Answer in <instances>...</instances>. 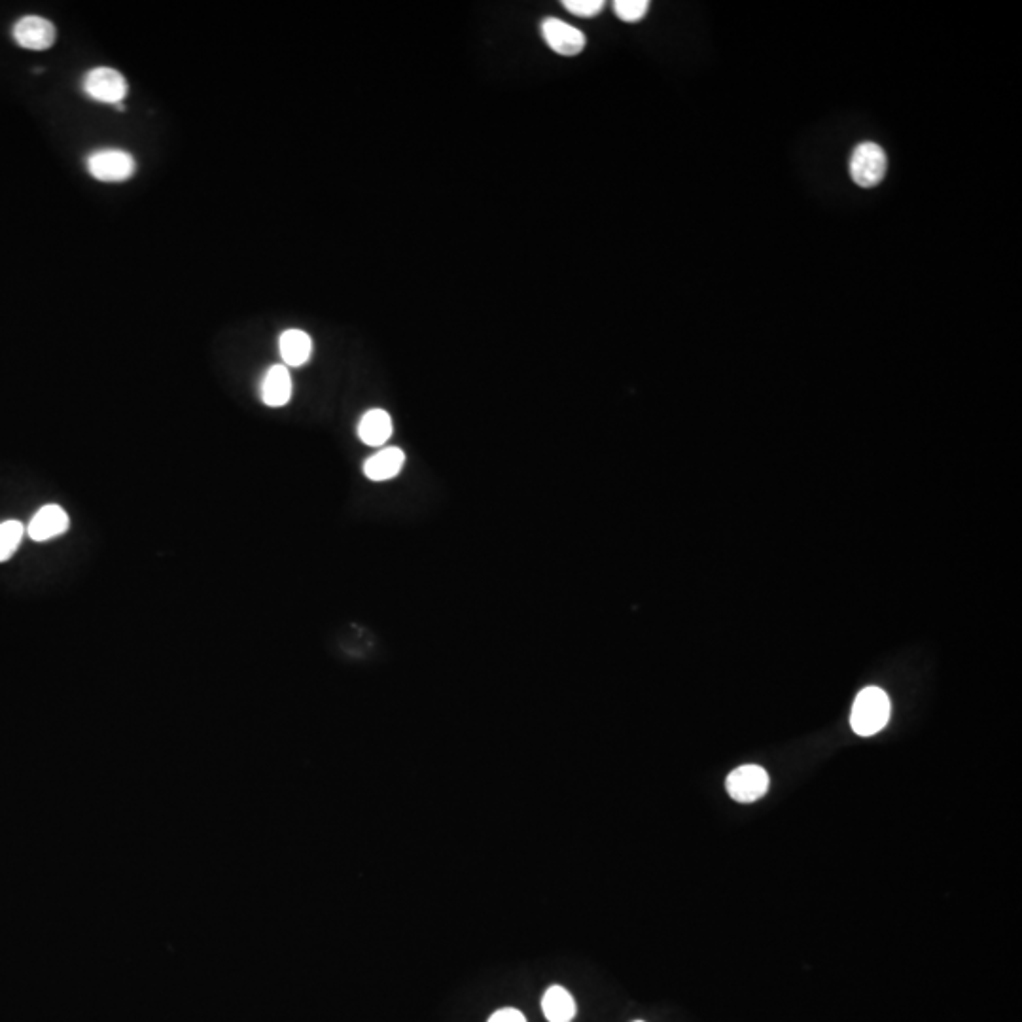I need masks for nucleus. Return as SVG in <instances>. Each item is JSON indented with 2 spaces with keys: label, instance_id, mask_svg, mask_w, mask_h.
I'll use <instances>...</instances> for the list:
<instances>
[{
  "label": "nucleus",
  "instance_id": "9d476101",
  "mask_svg": "<svg viewBox=\"0 0 1022 1022\" xmlns=\"http://www.w3.org/2000/svg\"><path fill=\"white\" fill-rule=\"evenodd\" d=\"M262 402L269 407L286 406L292 398V377L286 366H273L262 379Z\"/></svg>",
  "mask_w": 1022,
  "mask_h": 1022
},
{
  "label": "nucleus",
  "instance_id": "f257e3e1",
  "mask_svg": "<svg viewBox=\"0 0 1022 1022\" xmlns=\"http://www.w3.org/2000/svg\"><path fill=\"white\" fill-rule=\"evenodd\" d=\"M890 699L886 691L881 688H865L858 693L852 714H850V725L856 735L860 737H873L886 727L890 720Z\"/></svg>",
  "mask_w": 1022,
  "mask_h": 1022
},
{
  "label": "nucleus",
  "instance_id": "423d86ee",
  "mask_svg": "<svg viewBox=\"0 0 1022 1022\" xmlns=\"http://www.w3.org/2000/svg\"><path fill=\"white\" fill-rule=\"evenodd\" d=\"M12 35H14L16 44L21 48L33 50V52H44L55 44L57 31L50 19L40 18V16H25V18L16 21Z\"/></svg>",
  "mask_w": 1022,
  "mask_h": 1022
},
{
  "label": "nucleus",
  "instance_id": "7ed1b4c3",
  "mask_svg": "<svg viewBox=\"0 0 1022 1022\" xmlns=\"http://www.w3.org/2000/svg\"><path fill=\"white\" fill-rule=\"evenodd\" d=\"M886 154L875 142H862L854 148L850 158V177L860 188L879 186L886 175Z\"/></svg>",
  "mask_w": 1022,
  "mask_h": 1022
},
{
  "label": "nucleus",
  "instance_id": "f3484780",
  "mask_svg": "<svg viewBox=\"0 0 1022 1022\" xmlns=\"http://www.w3.org/2000/svg\"><path fill=\"white\" fill-rule=\"evenodd\" d=\"M489 1022H527V1019L519 1009L506 1007V1009H498L496 1013H493Z\"/></svg>",
  "mask_w": 1022,
  "mask_h": 1022
},
{
  "label": "nucleus",
  "instance_id": "39448f33",
  "mask_svg": "<svg viewBox=\"0 0 1022 1022\" xmlns=\"http://www.w3.org/2000/svg\"><path fill=\"white\" fill-rule=\"evenodd\" d=\"M725 786L735 801L754 803L769 790V775L758 765H742L727 776Z\"/></svg>",
  "mask_w": 1022,
  "mask_h": 1022
},
{
  "label": "nucleus",
  "instance_id": "dca6fc26",
  "mask_svg": "<svg viewBox=\"0 0 1022 1022\" xmlns=\"http://www.w3.org/2000/svg\"><path fill=\"white\" fill-rule=\"evenodd\" d=\"M564 8L578 18H593L602 12V0H564Z\"/></svg>",
  "mask_w": 1022,
  "mask_h": 1022
},
{
  "label": "nucleus",
  "instance_id": "0eeeda50",
  "mask_svg": "<svg viewBox=\"0 0 1022 1022\" xmlns=\"http://www.w3.org/2000/svg\"><path fill=\"white\" fill-rule=\"evenodd\" d=\"M542 35L547 46L559 55L572 57L583 52L587 40L580 29L572 27L570 23L557 18H547L542 21Z\"/></svg>",
  "mask_w": 1022,
  "mask_h": 1022
},
{
  "label": "nucleus",
  "instance_id": "20e7f679",
  "mask_svg": "<svg viewBox=\"0 0 1022 1022\" xmlns=\"http://www.w3.org/2000/svg\"><path fill=\"white\" fill-rule=\"evenodd\" d=\"M89 175L99 182H124L135 173V158L120 148H101L88 156Z\"/></svg>",
  "mask_w": 1022,
  "mask_h": 1022
},
{
  "label": "nucleus",
  "instance_id": "4468645a",
  "mask_svg": "<svg viewBox=\"0 0 1022 1022\" xmlns=\"http://www.w3.org/2000/svg\"><path fill=\"white\" fill-rule=\"evenodd\" d=\"M25 527L19 521H4L0 523V563H6L14 557L18 547L23 542Z\"/></svg>",
  "mask_w": 1022,
  "mask_h": 1022
},
{
  "label": "nucleus",
  "instance_id": "6e6552de",
  "mask_svg": "<svg viewBox=\"0 0 1022 1022\" xmlns=\"http://www.w3.org/2000/svg\"><path fill=\"white\" fill-rule=\"evenodd\" d=\"M71 527L69 513L57 504L42 506L36 511L27 527V534L35 542H48L61 534H65Z\"/></svg>",
  "mask_w": 1022,
  "mask_h": 1022
},
{
  "label": "nucleus",
  "instance_id": "9b49d317",
  "mask_svg": "<svg viewBox=\"0 0 1022 1022\" xmlns=\"http://www.w3.org/2000/svg\"><path fill=\"white\" fill-rule=\"evenodd\" d=\"M394 432L392 419L385 409H370L358 423V438L370 447L385 445Z\"/></svg>",
  "mask_w": 1022,
  "mask_h": 1022
},
{
  "label": "nucleus",
  "instance_id": "a211bd4d",
  "mask_svg": "<svg viewBox=\"0 0 1022 1022\" xmlns=\"http://www.w3.org/2000/svg\"><path fill=\"white\" fill-rule=\"evenodd\" d=\"M636 1022H642V1021H636Z\"/></svg>",
  "mask_w": 1022,
  "mask_h": 1022
},
{
  "label": "nucleus",
  "instance_id": "2eb2a0df",
  "mask_svg": "<svg viewBox=\"0 0 1022 1022\" xmlns=\"http://www.w3.org/2000/svg\"><path fill=\"white\" fill-rule=\"evenodd\" d=\"M650 10L648 0H617L614 2V12L617 18L625 23H636L644 18Z\"/></svg>",
  "mask_w": 1022,
  "mask_h": 1022
},
{
  "label": "nucleus",
  "instance_id": "f03ea898",
  "mask_svg": "<svg viewBox=\"0 0 1022 1022\" xmlns=\"http://www.w3.org/2000/svg\"><path fill=\"white\" fill-rule=\"evenodd\" d=\"M82 89L91 101L112 106L124 105V99L129 93L124 74L110 67H95L86 72Z\"/></svg>",
  "mask_w": 1022,
  "mask_h": 1022
},
{
  "label": "nucleus",
  "instance_id": "f8f14e48",
  "mask_svg": "<svg viewBox=\"0 0 1022 1022\" xmlns=\"http://www.w3.org/2000/svg\"><path fill=\"white\" fill-rule=\"evenodd\" d=\"M279 353L286 366L300 368L309 362L313 354V339L303 330H286L279 337Z\"/></svg>",
  "mask_w": 1022,
  "mask_h": 1022
},
{
  "label": "nucleus",
  "instance_id": "1a4fd4ad",
  "mask_svg": "<svg viewBox=\"0 0 1022 1022\" xmlns=\"http://www.w3.org/2000/svg\"><path fill=\"white\" fill-rule=\"evenodd\" d=\"M406 464V455L400 447H383L364 462V474L370 481H388L398 476Z\"/></svg>",
  "mask_w": 1022,
  "mask_h": 1022
},
{
  "label": "nucleus",
  "instance_id": "ddd939ff",
  "mask_svg": "<svg viewBox=\"0 0 1022 1022\" xmlns=\"http://www.w3.org/2000/svg\"><path fill=\"white\" fill-rule=\"evenodd\" d=\"M542 1009L549 1022H572L576 1017V1000L566 988L553 985L542 998Z\"/></svg>",
  "mask_w": 1022,
  "mask_h": 1022
}]
</instances>
